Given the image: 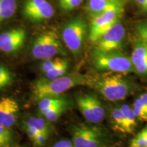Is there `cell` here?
I'll use <instances>...</instances> for the list:
<instances>
[{
  "label": "cell",
  "instance_id": "cell-15",
  "mask_svg": "<svg viewBox=\"0 0 147 147\" xmlns=\"http://www.w3.org/2000/svg\"><path fill=\"white\" fill-rule=\"evenodd\" d=\"M123 115V133L132 134L136 127V117L132 108L127 104H124L121 107Z\"/></svg>",
  "mask_w": 147,
  "mask_h": 147
},
{
  "label": "cell",
  "instance_id": "cell-32",
  "mask_svg": "<svg viewBox=\"0 0 147 147\" xmlns=\"http://www.w3.org/2000/svg\"><path fill=\"white\" fill-rule=\"evenodd\" d=\"M136 2L141 10L147 12V0H136Z\"/></svg>",
  "mask_w": 147,
  "mask_h": 147
},
{
  "label": "cell",
  "instance_id": "cell-4",
  "mask_svg": "<svg viewBox=\"0 0 147 147\" xmlns=\"http://www.w3.org/2000/svg\"><path fill=\"white\" fill-rule=\"evenodd\" d=\"M86 34L87 24L81 17L71 19L63 27L62 38L66 47L75 57L81 53Z\"/></svg>",
  "mask_w": 147,
  "mask_h": 147
},
{
  "label": "cell",
  "instance_id": "cell-24",
  "mask_svg": "<svg viewBox=\"0 0 147 147\" xmlns=\"http://www.w3.org/2000/svg\"><path fill=\"white\" fill-rule=\"evenodd\" d=\"M111 118L114 129L123 133V115L121 108H114L111 113Z\"/></svg>",
  "mask_w": 147,
  "mask_h": 147
},
{
  "label": "cell",
  "instance_id": "cell-16",
  "mask_svg": "<svg viewBox=\"0 0 147 147\" xmlns=\"http://www.w3.org/2000/svg\"><path fill=\"white\" fill-rule=\"evenodd\" d=\"M25 125L34 129L36 132L41 133L48 137L49 136L50 131L45 119L40 117H31L26 119V121H25Z\"/></svg>",
  "mask_w": 147,
  "mask_h": 147
},
{
  "label": "cell",
  "instance_id": "cell-19",
  "mask_svg": "<svg viewBox=\"0 0 147 147\" xmlns=\"http://www.w3.org/2000/svg\"><path fill=\"white\" fill-rule=\"evenodd\" d=\"M69 67V63L67 60L60 59L59 61L58 62L55 67L49 71V72L46 73V76L47 79L52 80L58 78V77L64 76V74L67 72Z\"/></svg>",
  "mask_w": 147,
  "mask_h": 147
},
{
  "label": "cell",
  "instance_id": "cell-12",
  "mask_svg": "<svg viewBox=\"0 0 147 147\" xmlns=\"http://www.w3.org/2000/svg\"><path fill=\"white\" fill-rule=\"evenodd\" d=\"M130 58L134 71L140 76L147 77V45L141 40L134 42Z\"/></svg>",
  "mask_w": 147,
  "mask_h": 147
},
{
  "label": "cell",
  "instance_id": "cell-13",
  "mask_svg": "<svg viewBox=\"0 0 147 147\" xmlns=\"http://www.w3.org/2000/svg\"><path fill=\"white\" fill-rule=\"evenodd\" d=\"M115 10L123 13L124 4L123 0H89L87 11L91 17L103 12Z\"/></svg>",
  "mask_w": 147,
  "mask_h": 147
},
{
  "label": "cell",
  "instance_id": "cell-31",
  "mask_svg": "<svg viewBox=\"0 0 147 147\" xmlns=\"http://www.w3.org/2000/svg\"><path fill=\"white\" fill-rule=\"evenodd\" d=\"M24 127H25V131H26L28 137L30 138V140L32 141L33 142H34L35 139H36V134L38 132H36V131H35L34 129L31 128L30 127H29L27 125H25Z\"/></svg>",
  "mask_w": 147,
  "mask_h": 147
},
{
  "label": "cell",
  "instance_id": "cell-7",
  "mask_svg": "<svg viewBox=\"0 0 147 147\" xmlns=\"http://www.w3.org/2000/svg\"><path fill=\"white\" fill-rule=\"evenodd\" d=\"M125 34V28L123 24L120 21L117 22L95 42L96 47L95 50L101 52L119 51L123 45Z\"/></svg>",
  "mask_w": 147,
  "mask_h": 147
},
{
  "label": "cell",
  "instance_id": "cell-21",
  "mask_svg": "<svg viewBox=\"0 0 147 147\" xmlns=\"http://www.w3.org/2000/svg\"><path fill=\"white\" fill-rule=\"evenodd\" d=\"M132 109L136 117L142 122H147V109L139 98L136 99L132 105Z\"/></svg>",
  "mask_w": 147,
  "mask_h": 147
},
{
  "label": "cell",
  "instance_id": "cell-28",
  "mask_svg": "<svg viewBox=\"0 0 147 147\" xmlns=\"http://www.w3.org/2000/svg\"><path fill=\"white\" fill-rule=\"evenodd\" d=\"M60 58H55V59H49L45 60V61L42 63L41 69L43 72L45 74L51 71L55 65L59 61Z\"/></svg>",
  "mask_w": 147,
  "mask_h": 147
},
{
  "label": "cell",
  "instance_id": "cell-25",
  "mask_svg": "<svg viewBox=\"0 0 147 147\" xmlns=\"http://www.w3.org/2000/svg\"><path fill=\"white\" fill-rule=\"evenodd\" d=\"M146 146V133L144 129L138 132L129 141V147H145Z\"/></svg>",
  "mask_w": 147,
  "mask_h": 147
},
{
  "label": "cell",
  "instance_id": "cell-11",
  "mask_svg": "<svg viewBox=\"0 0 147 147\" xmlns=\"http://www.w3.org/2000/svg\"><path fill=\"white\" fill-rule=\"evenodd\" d=\"M19 106L16 100L10 97L0 100V124L6 128L12 127L18 119Z\"/></svg>",
  "mask_w": 147,
  "mask_h": 147
},
{
  "label": "cell",
  "instance_id": "cell-18",
  "mask_svg": "<svg viewBox=\"0 0 147 147\" xmlns=\"http://www.w3.org/2000/svg\"><path fill=\"white\" fill-rule=\"evenodd\" d=\"M65 102H67L65 99L59 96L47 97H45V98L42 99V100L39 101V103H38V108H39L40 113L42 114V115H43L44 113L47 110L50 109V108Z\"/></svg>",
  "mask_w": 147,
  "mask_h": 147
},
{
  "label": "cell",
  "instance_id": "cell-14",
  "mask_svg": "<svg viewBox=\"0 0 147 147\" xmlns=\"http://www.w3.org/2000/svg\"><path fill=\"white\" fill-rule=\"evenodd\" d=\"M55 10L47 0L32 10L23 12L24 16L32 21H41L51 18L54 15Z\"/></svg>",
  "mask_w": 147,
  "mask_h": 147
},
{
  "label": "cell",
  "instance_id": "cell-10",
  "mask_svg": "<svg viewBox=\"0 0 147 147\" xmlns=\"http://www.w3.org/2000/svg\"><path fill=\"white\" fill-rule=\"evenodd\" d=\"M26 38V32L23 29L16 28L0 34V51L12 53L23 47Z\"/></svg>",
  "mask_w": 147,
  "mask_h": 147
},
{
  "label": "cell",
  "instance_id": "cell-35",
  "mask_svg": "<svg viewBox=\"0 0 147 147\" xmlns=\"http://www.w3.org/2000/svg\"><path fill=\"white\" fill-rule=\"evenodd\" d=\"M8 147H22L21 146H18V145H11V146Z\"/></svg>",
  "mask_w": 147,
  "mask_h": 147
},
{
  "label": "cell",
  "instance_id": "cell-1",
  "mask_svg": "<svg viewBox=\"0 0 147 147\" xmlns=\"http://www.w3.org/2000/svg\"><path fill=\"white\" fill-rule=\"evenodd\" d=\"M89 78L80 74L58 77L49 80L42 78L33 84L32 91L36 100H40L47 97H55L65 93L71 88L88 84Z\"/></svg>",
  "mask_w": 147,
  "mask_h": 147
},
{
  "label": "cell",
  "instance_id": "cell-8",
  "mask_svg": "<svg viewBox=\"0 0 147 147\" xmlns=\"http://www.w3.org/2000/svg\"><path fill=\"white\" fill-rule=\"evenodd\" d=\"M123 14L117 11L112 10L92 17L89 28V40L95 43L106 31L117 22L120 21Z\"/></svg>",
  "mask_w": 147,
  "mask_h": 147
},
{
  "label": "cell",
  "instance_id": "cell-26",
  "mask_svg": "<svg viewBox=\"0 0 147 147\" xmlns=\"http://www.w3.org/2000/svg\"><path fill=\"white\" fill-rule=\"evenodd\" d=\"M83 0H59L61 9L64 12H70L81 4Z\"/></svg>",
  "mask_w": 147,
  "mask_h": 147
},
{
  "label": "cell",
  "instance_id": "cell-2",
  "mask_svg": "<svg viewBox=\"0 0 147 147\" xmlns=\"http://www.w3.org/2000/svg\"><path fill=\"white\" fill-rule=\"evenodd\" d=\"M118 74L106 73L89 80L88 84L111 102L123 100L132 91L131 84Z\"/></svg>",
  "mask_w": 147,
  "mask_h": 147
},
{
  "label": "cell",
  "instance_id": "cell-36",
  "mask_svg": "<svg viewBox=\"0 0 147 147\" xmlns=\"http://www.w3.org/2000/svg\"></svg>",
  "mask_w": 147,
  "mask_h": 147
},
{
  "label": "cell",
  "instance_id": "cell-34",
  "mask_svg": "<svg viewBox=\"0 0 147 147\" xmlns=\"http://www.w3.org/2000/svg\"><path fill=\"white\" fill-rule=\"evenodd\" d=\"M144 129L145 130V133H146V146L145 147H147V126H146V127Z\"/></svg>",
  "mask_w": 147,
  "mask_h": 147
},
{
  "label": "cell",
  "instance_id": "cell-6",
  "mask_svg": "<svg viewBox=\"0 0 147 147\" xmlns=\"http://www.w3.org/2000/svg\"><path fill=\"white\" fill-rule=\"evenodd\" d=\"M77 106L84 119L92 123H99L105 117V110L96 96L81 94L76 97Z\"/></svg>",
  "mask_w": 147,
  "mask_h": 147
},
{
  "label": "cell",
  "instance_id": "cell-22",
  "mask_svg": "<svg viewBox=\"0 0 147 147\" xmlns=\"http://www.w3.org/2000/svg\"><path fill=\"white\" fill-rule=\"evenodd\" d=\"M13 82V76L9 69L0 64V89L10 86Z\"/></svg>",
  "mask_w": 147,
  "mask_h": 147
},
{
  "label": "cell",
  "instance_id": "cell-9",
  "mask_svg": "<svg viewBox=\"0 0 147 147\" xmlns=\"http://www.w3.org/2000/svg\"><path fill=\"white\" fill-rule=\"evenodd\" d=\"M72 142L76 147H102L103 140L98 129L86 126H75L71 131Z\"/></svg>",
  "mask_w": 147,
  "mask_h": 147
},
{
  "label": "cell",
  "instance_id": "cell-29",
  "mask_svg": "<svg viewBox=\"0 0 147 147\" xmlns=\"http://www.w3.org/2000/svg\"><path fill=\"white\" fill-rule=\"evenodd\" d=\"M48 136H47L44 135L41 133H37L36 134V139H35L34 141V144L37 145V146H42L47 141V140L48 139Z\"/></svg>",
  "mask_w": 147,
  "mask_h": 147
},
{
  "label": "cell",
  "instance_id": "cell-33",
  "mask_svg": "<svg viewBox=\"0 0 147 147\" xmlns=\"http://www.w3.org/2000/svg\"><path fill=\"white\" fill-rule=\"evenodd\" d=\"M138 98L141 101L143 105L144 106V107L147 109V93H144L143 94L140 95Z\"/></svg>",
  "mask_w": 147,
  "mask_h": 147
},
{
  "label": "cell",
  "instance_id": "cell-30",
  "mask_svg": "<svg viewBox=\"0 0 147 147\" xmlns=\"http://www.w3.org/2000/svg\"><path fill=\"white\" fill-rule=\"evenodd\" d=\"M52 147H76L73 144L72 141L68 140H62L58 141L53 145Z\"/></svg>",
  "mask_w": 147,
  "mask_h": 147
},
{
  "label": "cell",
  "instance_id": "cell-5",
  "mask_svg": "<svg viewBox=\"0 0 147 147\" xmlns=\"http://www.w3.org/2000/svg\"><path fill=\"white\" fill-rule=\"evenodd\" d=\"M32 53L34 57L46 60L63 53V48L57 34L49 31L40 34L35 39Z\"/></svg>",
  "mask_w": 147,
  "mask_h": 147
},
{
  "label": "cell",
  "instance_id": "cell-20",
  "mask_svg": "<svg viewBox=\"0 0 147 147\" xmlns=\"http://www.w3.org/2000/svg\"><path fill=\"white\" fill-rule=\"evenodd\" d=\"M67 106V102H65L63 103V104L55 106L53 108H51L49 110H47L44 113L43 116H45L47 121H51V122H55V121L58 120V119L61 117V115L66 110Z\"/></svg>",
  "mask_w": 147,
  "mask_h": 147
},
{
  "label": "cell",
  "instance_id": "cell-27",
  "mask_svg": "<svg viewBox=\"0 0 147 147\" xmlns=\"http://www.w3.org/2000/svg\"><path fill=\"white\" fill-rule=\"evenodd\" d=\"M135 30L140 40L147 45V20L138 23L136 25Z\"/></svg>",
  "mask_w": 147,
  "mask_h": 147
},
{
  "label": "cell",
  "instance_id": "cell-3",
  "mask_svg": "<svg viewBox=\"0 0 147 147\" xmlns=\"http://www.w3.org/2000/svg\"><path fill=\"white\" fill-rule=\"evenodd\" d=\"M92 62L95 68L99 70L120 74L134 71L131 58L119 51L101 52L94 50L92 55Z\"/></svg>",
  "mask_w": 147,
  "mask_h": 147
},
{
  "label": "cell",
  "instance_id": "cell-17",
  "mask_svg": "<svg viewBox=\"0 0 147 147\" xmlns=\"http://www.w3.org/2000/svg\"><path fill=\"white\" fill-rule=\"evenodd\" d=\"M16 8V0H0V23L12 17Z\"/></svg>",
  "mask_w": 147,
  "mask_h": 147
},
{
  "label": "cell",
  "instance_id": "cell-23",
  "mask_svg": "<svg viewBox=\"0 0 147 147\" xmlns=\"http://www.w3.org/2000/svg\"><path fill=\"white\" fill-rule=\"evenodd\" d=\"M13 135L9 128L0 124V147H8L12 145Z\"/></svg>",
  "mask_w": 147,
  "mask_h": 147
}]
</instances>
